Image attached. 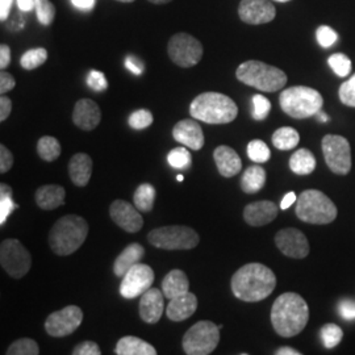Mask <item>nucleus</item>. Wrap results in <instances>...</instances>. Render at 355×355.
Listing matches in <instances>:
<instances>
[{
    "instance_id": "f257e3e1",
    "label": "nucleus",
    "mask_w": 355,
    "mask_h": 355,
    "mask_svg": "<svg viewBox=\"0 0 355 355\" xmlns=\"http://www.w3.org/2000/svg\"><path fill=\"white\" fill-rule=\"evenodd\" d=\"M233 295L246 303L265 300L277 287V277L271 268L262 263H248L232 277Z\"/></svg>"
},
{
    "instance_id": "f03ea898",
    "label": "nucleus",
    "mask_w": 355,
    "mask_h": 355,
    "mask_svg": "<svg viewBox=\"0 0 355 355\" xmlns=\"http://www.w3.org/2000/svg\"><path fill=\"white\" fill-rule=\"evenodd\" d=\"M309 320V308L304 299L295 293L280 295L271 308V324L280 337H295L304 330Z\"/></svg>"
},
{
    "instance_id": "7ed1b4c3",
    "label": "nucleus",
    "mask_w": 355,
    "mask_h": 355,
    "mask_svg": "<svg viewBox=\"0 0 355 355\" xmlns=\"http://www.w3.org/2000/svg\"><path fill=\"white\" fill-rule=\"evenodd\" d=\"M190 114L195 120L207 124H229L237 114V104L227 95L220 92H203L191 103Z\"/></svg>"
},
{
    "instance_id": "20e7f679",
    "label": "nucleus",
    "mask_w": 355,
    "mask_h": 355,
    "mask_svg": "<svg viewBox=\"0 0 355 355\" xmlns=\"http://www.w3.org/2000/svg\"><path fill=\"white\" fill-rule=\"evenodd\" d=\"M89 234L87 221L76 215L64 216L60 218L49 233V245L53 253L66 257L76 253L86 241Z\"/></svg>"
},
{
    "instance_id": "39448f33",
    "label": "nucleus",
    "mask_w": 355,
    "mask_h": 355,
    "mask_svg": "<svg viewBox=\"0 0 355 355\" xmlns=\"http://www.w3.org/2000/svg\"><path fill=\"white\" fill-rule=\"evenodd\" d=\"M236 76L243 85L263 92H277L287 83L283 70L261 61H246L240 64Z\"/></svg>"
},
{
    "instance_id": "423d86ee",
    "label": "nucleus",
    "mask_w": 355,
    "mask_h": 355,
    "mask_svg": "<svg viewBox=\"0 0 355 355\" xmlns=\"http://www.w3.org/2000/svg\"><path fill=\"white\" fill-rule=\"evenodd\" d=\"M296 216L306 224L327 225L336 220L337 207L329 198L318 190H305L297 198Z\"/></svg>"
},
{
    "instance_id": "0eeeda50",
    "label": "nucleus",
    "mask_w": 355,
    "mask_h": 355,
    "mask_svg": "<svg viewBox=\"0 0 355 355\" xmlns=\"http://www.w3.org/2000/svg\"><path fill=\"white\" fill-rule=\"evenodd\" d=\"M280 108L293 119H308L318 114L324 99L318 89L306 86H293L280 92Z\"/></svg>"
},
{
    "instance_id": "6e6552de",
    "label": "nucleus",
    "mask_w": 355,
    "mask_h": 355,
    "mask_svg": "<svg viewBox=\"0 0 355 355\" xmlns=\"http://www.w3.org/2000/svg\"><path fill=\"white\" fill-rule=\"evenodd\" d=\"M150 245L164 250H190L200 241L199 234L184 225H170L154 229L148 234Z\"/></svg>"
},
{
    "instance_id": "1a4fd4ad",
    "label": "nucleus",
    "mask_w": 355,
    "mask_h": 355,
    "mask_svg": "<svg viewBox=\"0 0 355 355\" xmlns=\"http://www.w3.org/2000/svg\"><path fill=\"white\" fill-rule=\"evenodd\" d=\"M220 343V328L212 321H199L192 325L183 337V350L189 355L214 353Z\"/></svg>"
},
{
    "instance_id": "9d476101",
    "label": "nucleus",
    "mask_w": 355,
    "mask_h": 355,
    "mask_svg": "<svg viewBox=\"0 0 355 355\" xmlns=\"http://www.w3.org/2000/svg\"><path fill=\"white\" fill-rule=\"evenodd\" d=\"M0 265L13 279H21L31 270L32 257L21 242L8 239L0 245Z\"/></svg>"
},
{
    "instance_id": "9b49d317",
    "label": "nucleus",
    "mask_w": 355,
    "mask_h": 355,
    "mask_svg": "<svg viewBox=\"0 0 355 355\" xmlns=\"http://www.w3.org/2000/svg\"><path fill=\"white\" fill-rule=\"evenodd\" d=\"M203 51L202 42L184 32L174 35L167 45L170 60L184 69L199 64L203 57Z\"/></svg>"
},
{
    "instance_id": "f8f14e48",
    "label": "nucleus",
    "mask_w": 355,
    "mask_h": 355,
    "mask_svg": "<svg viewBox=\"0 0 355 355\" xmlns=\"http://www.w3.org/2000/svg\"><path fill=\"white\" fill-rule=\"evenodd\" d=\"M325 162L337 175H347L352 170V148L343 136L327 135L321 141Z\"/></svg>"
},
{
    "instance_id": "ddd939ff",
    "label": "nucleus",
    "mask_w": 355,
    "mask_h": 355,
    "mask_svg": "<svg viewBox=\"0 0 355 355\" xmlns=\"http://www.w3.org/2000/svg\"><path fill=\"white\" fill-rule=\"evenodd\" d=\"M82 321V309L76 305H67L48 316L45 321V330L51 337H67L80 327Z\"/></svg>"
},
{
    "instance_id": "4468645a",
    "label": "nucleus",
    "mask_w": 355,
    "mask_h": 355,
    "mask_svg": "<svg viewBox=\"0 0 355 355\" xmlns=\"http://www.w3.org/2000/svg\"><path fill=\"white\" fill-rule=\"evenodd\" d=\"M154 271L145 263H137L123 277L120 293L124 299H136L144 292L152 288Z\"/></svg>"
},
{
    "instance_id": "2eb2a0df",
    "label": "nucleus",
    "mask_w": 355,
    "mask_h": 355,
    "mask_svg": "<svg viewBox=\"0 0 355 355\" xmlns=\"http://www.w3.org/2000/svg\"><path fill=\"white\" fill-rule=\"evenodd\" d=\"M275 245L286 257L293 259H303L311 250L304 233L295 228L279 230L275 236Z\"/></svg>"
},
{
    "instance_id": "dca6fc26",
    "label": "nucleus",
    "mask_w": 355,
    "mask_h": 355,
    "mask_svg": "<svg viewBox=\"0 0 355 355\" xmlns=\"http://www.w3.org/2000/svg\"><path fill=\"white\" fill-rule=\"evenodd\" d=\"M239 16L246 24L261 26L272 21L277 16V10L268 0H242Z\"/></svg>"
},
{
    "instance_id": "f3484780",
    "label": "nucleus",
    "mask_w": 355,
    "mask_h": 355,
    "mask_svg": "<svg viewBox=\"0 0 355 355\" xmlns=\"http://www.w3.org/2000/svg\"><path fill=\"white\" fill-rule=\"evenodd\" d=\"M110 215L114 224L128 233H136L144 225V218L137 207L125 200H114L110 207Z\"/></svg>"
},
{
    "instance_id": "a211bd4d",
    "label": "nucleus",
    "mask_w": 355,
    "mask_h": 355,
    "mask_svg": "<svg viewBox=\"0 0 355 355\" xmlns=\"http://www.w3.org/2000/svg\"><path fill=\"white\" fill-rule=\"evenodd\" d=\"M173 137L192 150H200L204 146L203 129L196 120L186 119L177 123L173 129Z\"/></svg>"
},
{
    "instance_id": "6ab92c4d",
    "label": "nucleus",
    "mask_w": 355,
    "mask_h": 355,
    "mask_svg": "<svg viewBox=\"0 0 355 355\" xmlns=\"http://www.w3.org/2000/svg\"><path fill=\"white\" fill-rule=\"evenodd\" d=\"M279 212V207L270 200H261L248 204L243 209V220L250 227H263L274 221Z\"/></svg>"
},
{
    "instance_id": "aec40b11",
    "label": "nucleus",
    "mask_w": 355,
    "mask_h": 355,
    "mask_svg": "<svg viewBox=\"0 0 355 355\" xmlns=\"http://www.w3.org/2000/svg\"><path fill=\"white\" fill-rule=\"evenodd\" d=\"M164 292L158 288H149L141 295L140 318L148 324H157L164 315Z\"/></svg>"
},
{
    "instance_id": "412c9836",
    "label": "nucleus",
    "mask_w": 355,
    "mask_h": 355,
    "mask_svg": "<svg viewBox=\"0 0 355 355\" xmlns=\"http://www.w3.org/2000/svg\"><path fill=\"white\" fill-rule=\"evenodd\" d=\"M102 111L99 105L91 99H80L76 103L73 111V121L83 130H94L101 124Z\"/></svg>"
},
{
    "instance_id": "4be33fe9",
    "label": "nucleus",
    "mask_w": 355,
    "mask_h": 355,
    "mask_svg": "<svg viewBox=\"0 0 355 355\" xmlns=\"http://www.w3.org/2000/svg\"><path fill=\"white\" fill-rule=\"evenodd\" d=\"M198 309V297L190 291L170 299L166 308V315L171 321H184L190 318Z\"/></svg>"
},
{
    "instance_id": "5701e85b",
    "label": "nucleus",
    "mask_w": 355,
    "mask_h": 355,
    "mask_svg": "<svg viewBox=\"0 0 355 355\" xmlns=\"http://www.w3.org/2000/svg\"><path fill=\"white\" fill-rule=\"evenodd\" d=\"M216 166L218 173L224 178H232L237 175L242 168V161L240 155L234 149L227 145H221L216 148L214 152Z\"/></svg>"
},
{
    "instance_id": "b1692460",
    "label": "nucleus",
    "mask_w": 355,
    "mask_h": 355,
    "mask_svg": "<svg viewBox=\"0 0 355 355\" xmlns=\"http://www.w3.org/2000/svg\"><path fill=\"white\" fill-rule=\"evenodd\" d=\"M69 175L78 187L89 184L92 175V159L85 153H78L71 157L69 162Z\"/></svg>"
},
{
    "instance_id": "393cba45",
    "label": "nucleus",
    "mask_w": 355,
    "mask_h": 355,
    "mask_svg": "<svg viewBox=\"0 0 355 355\" xmlns=\"http://www.w3.org/2000/svg\"><path fill=\"white\" fill-rule=\"evenodd\" d=\"M66 191L62 186L46 184L40 187L35 193V200L38 207L44 211H53L64 204Z\"/></svg>"
},
{
    "instance_id": "a878e982",
    "label": "nucleus",
    "mask_w": 355,
    "mask_h": 355,
    "mask_svg": "<svg viewBox=\"0 0 355 355\" xmlns=\"http://www.w3.org/2000/svg\"><path fill=\"white\" fill-rule=\"evenodd\" d=\"M144 254H145V249L140 243L135 242V243L128 245L127 248L114 261V275L123 278L132 267L140 263L141 259L144 258Z\"/></svg>"
},
{
    "instance_id": "bb28decb",
    "label": "nucleus",
    "mask_w": 355,
    "mask_h": 355,
    "mask_svg": "<svg viewBox=\"0 0 355 355\" xmlns=\"http://www.w3.org/2000/svg\"><path fill=\"white\" fill-rule=\"evenodd\" d=\"M190 291V282L182 270H171L162 280V292L167 299H173Z\"/></svg>"
},
{
    "instance_id": "cd10ccee",
    "label": "nucleus",
    "mask_w": 355,
    "mask_h": 355,
    "mask_svg": "<svg viewBox=\"0 0 355 355\" xmlns=\"http://www.w3.org/2000/svg\"><path fill=\"white\" fill-rule=\"evenodd\" d=\"M114 353L117 355H155L157 350L150 343L141 340L139 337L127 336L119 340Z\"/></svg>"
},
{
    "instance_id": "c85d7f7f",
    "label": "nucleus",
    "mask_w": 355,
    "mask_h": 355,
    "mask_svg": "<svg viewBox=\"0 0 355 355\" xmlns=\"http://www.w3.org/2000/svg\"><path fill=\"white\" fill-rule=\"evenodd\" d=\"M266 183V170L261 166L248 167L241 178V189L246 193H255L263 189Z\"/></svg>"
},
{
    "instance_id": "c756f323",
    "label": "nucleus",
    "mask_w": 355,
    "mask_h": 355,
    "mask_svg": "<svg viewBox=\"0 0 355 355\" xmlns=\"http://www.w3.org/2000/svg\"><path fill=\"white\" fill-rule=\"evenodd\" d=\"M290 168L297 175H309L316 168V158L308 149H299L290 158Z\"/></svg>"
},
{
    "instance_id": "7c9ffc66",
    "label": "nucleus",
    "mask_w": 355,
    "mask_h": 355,
    "mask_svg": "<svg viewBox=\"0 0 355 355\" xmlns=\"http://www.w3.org/2000/svg\"><path fill=\"white\" fill-rule=\"evenodd\" d=\"M272 145L282 152L295 149L300 141V136L296 129L291 127H283L277 129L272 135Z\"/></svg>"
},
{
    "instance_id": "2f4dec72",
    "label": "nucleus",
    "mask_w": 355,
    "mask_h": 355,
    "mask_svg": "<svg viewBox=\"0 0 355 355\" xmlns=\"http://www.w3.org/2000/svg\"><path fill=\"white\" fill-rule=\"evenodd\" d=\"M155 202V189L149 183H144L139 186L135 192L133 203L141 212H150Z\"/></svg>"
},
{
    "instance_id": "473e14b6",
    "label": "nucleus",
    "mask_w": 355,
    "mask_h": 355,
    "mask_svg": "<svg viewBox=\"0 0 355 355\" xmlns=\"http://www.w3.org/2000/svg\"><path fill=\"white\" fill-rule=\"evenodd\" d=\"M37 153L41 159L53 162L61 155V145L57 139L51 136H44L37 142Z\"/></svg>"
},
{
    "instance_id": "72a5a7b5",
    "label": "nucleus",
    "mask_w": 355,
    "mask_h": 355,
    "mask_svg": "<svg viewBox=\"0 0 355 355\" xmlns=\"http://www.w3.org/2000/svg\"><path fill=\"white\" fill-rule=\"evenodd\" d=\"M16 208H19V205L12 200V189L8 184L1 183L0 184V225L6 224L7 218Z\"/></svg>"
},
{
    "instance_id": "f704fd0d",
    "label": "nucleus",
    "mask_w": 355,
    "mask_h": 355,
    "mask_svg": "<svg viewBox=\"0 0 355 355\" xmlns=\"http://www.w3.org/2000/svg\"><path fill=\"white\" fill-rule=\"evenodd\" d=\"M48 51L44 48H36L26 51L20 58V64L26 70H35L46 62Z\"/></svg>"
},
{
    "instance_id": "c9c22d12",
    "label": "nucleus",
    "mask_w": 355,
    "mask_h": 355,
    "mask_svg": "<svg viewBox=\"0 0 355 355\" xmlns=\"http://www.w3.org/2000/svg\"><path fill=\"white\" fill-rule=\"evenodd\" d=\"M321 341L325 349H333L343 341V331L336 324H325L320 330Z\"/></svg>"
},
{
    "instance_id": "e433bc0d",
    "label": "nucleus",
    "mask_w": 355,
    "mask_h": 355,
    "mask_svg": "<svg viewBox=\"0 0 355 355\" xmlns=\"http://www.w3.org/2000/svg\"><path fill=\"white\" fill-rule=\"evenodd\" d=\"M248 157L255 164H265L271 158V152L262 140H253L248 145Z\"/></svg>"
},
{
    "instance_id": "4c0bfd02",
    "label": "nucleus",
    "mask_w": 355,
    "mask_h": 355,
    "mask_svg": "<svg viewBox=\"0 0 355 355\" xmlns=\"http://www.w3.org/2000/svg\"><path fill=\"white\" fill-rule=\"evenodd\" d=\"M40 349L35 340L32 338H20L11 343L7 350V355H38Z\"/></svg>"
},
{
    "instance_id": "58836bf2",
    "label": "nucleus",
    "mask_w": 355,
    "mask_h": 355,
    "mask_svg": "<svg viewBox=\"0 0 355 355\" xmlns=\"http://www.w3.org/2000/svg\"><path fill=\"white\" fill-rule=\"evenodd\" d=\"M328 64H329L330 69L336 73V76H340V78L349 76L352 71V61L343 53H336V54L330 55Z\"/></svg>"
},
{
    "instance_id": "ea45409f",
    "label": "nucleus",
    "mask_w": 355,
    "mask_h": 355,
    "mask_svg": "<svg viewBox=\"0 0 355 355\" xmlns=\"http://www.w3.org/2000/svg\"><path fill=\"white\" fill-rule=\"evenodd\" d=\"M167 162L177 170H186L190 167L192 158L186 148H175L167 154Z\"/></svg>"
},
{
    "instance_id": "a19ab883",
    "label": "nucleus",
    "mask_w": 355,
    "mask_h": 355,
    "mask_svg": "<svg viewBox=\"0 0 355 355\" xmlns=\"http://www.w3.org/2000/svg\"><path fill=\"white\" fill-rule=\"evenodd\" d=\"M36 15L42 26H51L55 17V7L51 0H35Z\"/></svg>"
},
{
    "instance_id": "79ce46f5",
    "label": "nucleus",
    "mask_w": 355,
    "mask_h": 355,
    "mask_svg": "<svg viewBox=\"0 0 355 355\" xmlns=\"http://www.w3.org/2000/svg\"><path fill=\"white\" fill-rule=\"evenodd\" d=\"M153 121H154L153 114L148 110H139L129 116V125L136 130H142L150 127Z\"/></svg>"
},
{
    "instance_id": "37998d69",
    "label": "nucleus",
    "mask_w": 355,
    "mask_h": 355,
    "mask_svg": "<svg viewBox=\"0 0 355 355\" xmlns=\"http://www.w3.org/2000/svg\"><path fill=\"white\" fill-rule=\"evenodd\" d=\"M271 111V103L263 95L253 96V117L254 120H265Z\"/></svg>"
},
{
    "instance_id": "c03bdc74",
    "label": "nucleus",
    "mask_w": 355,
    "mask_h": 355,
    "mask_svg": "<svg viewBox=\"0 0 355 355\" xmlns=\"http://www.w3.org/2000/svg\"><path fill=\"white\" fill-rule=\"evenodd\" d=\"M340 101L347 105L355 108V74L346 82H343L338 91Z\"/></svg>"
},
{
    "instance_id": "a18cd8bd",
    "label": "nucleus",
    "mask_w": 355,
    "mask_h": 355,
    "mask_svg": "<svg viewBox=\"0 0 355 355\" xmlns=\"http://www.w3.org/2000/svg\"><path fill=\"white\" fill-rule=\"evenodd\" d=\"M316 38H318V42L322 46V48H330L336 44L337 41V33L334 29H331L330 26H322L318 28L316 31Z\"/></svg>"
},
{
    "instance_id": "49530a36",
    "label": "nucleus",
    "mask_w": 355,
    "mask_h": 355,
    "mask_svg": "<svg viewBox=\"0 0 355 355\" xmlns=\"http://www.w3.org/2000/svg\"><path fill=\"white\" fill-rule=\"evenodd\" d=\"M87 85H89V89H92L96 92L104 91L108 87V82L105 79V76L103 74L102 71H96V70L89 71Z\"/></svg>"
},
{
    "instance_id": "de8ad7c7",
    "label": "nucleus",
    "mask_w": 355,
    "mask_h": 355,
    "mask_svg": "<svg viewBox=\"0 0 355 355\" xmlns=\"http://www.w3.org/2000/svg\"><path fill=\"white\" fill-rule=\"evenodd\" d=\"M102 350L98 343L94 341H85L76 345L73 350V355H101Z\"/></svg>"
},
{
    "instance_id": "09e8293b",
    "label": "nucleus",
    "mask_w": 355,
    "mask_h": 355,
    "mask_svg": "<svg viewBox=\"0 0 355 355\" xmlns=\"http://www.w3.org/2000/svg\"><path fill=\"white\" fill-rule=\"evenodd\" d=\"M13 166L12 153L10 152L4 145H0V173L6 174Z\"/></svg>"
},
{
    "instance_id": "8fccbe9b",
    "label": "nucleus",
    "mask_w": 355,
    "mask_h": 355,
    "mask_svg": "<svg viewBox=\"0 0 355 355\" xmlns=\"http://www.w3.org/2000/svg\"><path fill=\"white\" fill-rule=\"evenodd\" d=\"M338 312L347 321L355 320V302L350 300V299L341 300L340 304H338Z\"/></svg>"
},
{
    "instance_id": "3c124183",
    "label": "nucleus",
    "mask_w": 355,
    "mask_h": 355,
    "mask_svg": "<svg viewBox=\"0 0 355 355\" xmlns=\"http://www.w3.org/2000/svg\"><path fill=\"white\" fill-rule=\"evenodd\" d=\"M15 86H16L15 78L7 71H1V74H0V94L6 95L8 91L13 89Z\"/></svg>"
},
{
    "instance_id": "603ef678",
    "label": "nucleus",
    "mask_w": 355,
    "mask_h": 355,
    "mask_svg": "<svg viewBox=\"0 0 355 355\" xmlns=\"http://www.w3.org/2000/svg\"><path fill=\"white\" fill-rule=\"evenodd\" d=\"M125 67L135 76H141L144 73V64L135 55H128L125 58Z\"/></svg>"
},
{
    "instance_id": "864d4df0",
    "label": "nucleus",
    "mask_w": 355,
    "mask_h": 355,
    "mask_svg": "<svg viewBox=\"0 0 355 355\" xmlns=\"http://www.w3.org/2000/svg\"><path fill=\"white\" fill-rule=\"evenodd\" d=\"M8 29L12 32H19L26 26V19L23 16V11L20 12L13 13L12 17L8 20Z\"/></svg>"
},
{
    "instance_id": "5fc2aeb1",
    "label": "nucleus",
    "mask_w": 355,
    "mask_h": 355,
    "mask_svg": "<svg viewBox=\"0 0 355 355\" xmlns=\"http://www.w3.org/2000/svg\"><path fill=\"white\" fill-rule=\"evenodd\" d=\"M12 111V102L6 95L0 98V121H6Z\"/></svg>"
},
{
    "instance_id": "6e6d98bb",
    "label": "nucleus",
    "mask_w": 355,
    "mask_h": 355,
    "mask_svg": "<svg viewBox=\"0 0 355 355\" xmlns=\"http://www.w3.org/2000/svg\"><path fill=\"white\" fill-rule=\"evenodd\" d=\"M11 64V49L8 45H0V69L4 70Z\"/></svg>"
},
{
    "instance_id": "4d7b16f0",
    "label": "nucleus",
    "mask_w": 355,
    "mask_h": 355,
    "mask_svg": "<svg viewBox=\"0 0 355 355\" xmlns=\"http://www.w3.org/2000/svg\"><path fill=\"white\" fill-rule=\"evenodd\" d=\"M13 0H0V20L7 21L12 8Z\"/></svg>"
},
{
    "instance_id": "13d9d810",
    "label": "nucleus",
    "mask_w": 355,
    "mask_h": 355,
    "mask_svg": "<svg viewBox=\"0 0 355 355\" xmlns=\"http://www.w3.org/2000/svg\"><path fill=\"white\" fill-rule=\"evenodd\" d=\"M296 202H297V196H296V193H295L293 191H291V192L286 193V195H284V198L282 199L280 209L286 211V209H288V208L291 207L292 204L296 203Z\"/></svg>"
},
{
    "instance_id": "bf43d9fd",
    "label": "nucleus",
    "mask_w": 355,
    "mask_h": 355,
    "mask_svg": "<svg viewBox=\"0 0 355 355\" xmlns=\"http://www.w3.org/2000/svg\"><path fill=\"white\" fill-rule=\"evenodd\" d=\"M16 1H17L19 10L23 11V12H31L36 8L35 0H16Z\"/></svg>"
},
{
    "instance_id": "052dcab7",
    "label": "nucleus",
    "mask_w": 355,
    "mask_h": 355,
    "mask_svg": "<svg viewBox=\"0 0 355 355\" xmlns=\"http://www.w3.org/2000/svg\"><path fill=\"white\" fill-rule=\"evenodd\" d=\"M71 3L79 10L89 11V10H92V7L95 4V0H71Z\"/></svg>"
},
{
    "instance_id": "680f3d73",
    "label": "nucleus",
    "mask_w": 355,
    "mask_h": 355,
    "mask_svg": "<svg viewBox=\"0 0 355 355\" xmlns=\"http://www.w3.org/2000/svg\"><path fill=\"white\" fill-rule=\"evenodd\" d=\"M275 354L277 355H300L302 353L300 352H297V350H295L293 347H290V346H283V347H279L277 352H275Z\"/></svg>"
},
{
    "instance_id": "e2e57ef3",
    "label": "nucleus",
    "mask_w": 355,
    "mask_h": 355,
    "mask_svg": "<svg viewBox=\"0 0 355 355\" xmlns=\"http://www.w3.org/2000/svg\"><path fill=\"white\" fill-rule=\"evenodd\" d=\"M318 121H321V123H327L328 120H329V117H328V114H324V112H318Z\"/></svg>"
},
{
    "instance_id": "0e129e2a",
    "label": "nucleus",
    "mask_w": 355,
    "mask_h": 355,
    "mask_svg": "<svg viewBox=\"0 0 355 355\" xmlns=\"http://www.w3.org/2000/svg\"><path fill=\"white\" fill-rule=\"evenodd\" d=\"M150 3L153 4H167V3H170L171 0H149Z\"/></svg>"
},
{
    "instance_id": "69168bd1",
    "label": "nucleus",
    "mask_w": 355,
    "mask_h": 355,
    "mask_svg": "<svg viewBox=\"0 0 355 355\" xmlns=\"http://www.w3.org/2000/svg\"><path fill=\"white\" fill-rule=\"evenodd\" d=\"M116 1H121V3H132L135 0H116Z\"/></svg>"
},
{
    "instance_id": "338daca9",
    "label": "nucleus",
    "mask_w": 355,
    "mask_h": 355,
    "mask_svg": "<svg viewBox=\"0 0 355 355\" xmlns=\"http://www.w3.org/2000/svg\"><path fill=\"white\" fill-rule=\"evenodd\" d=\"M177 179L178 182H182L183 180V175H178Z\"/></svg>"
},
{
    "instance_id": "774afa93",
    "label": "nucleus",
    "mask_w": 355,
    "mask_h": 355,
    "mask_svg": "<svg viewBox=\"0 0 355 355\" xmlns=\"http://www.w3.org/2000/svg\"><path fill=\"white\" fill-rule=\"evenodd\" d=\"M277 1H280V3H286V1H290V0H277Z\"/></svg>"
}]
</instances>
